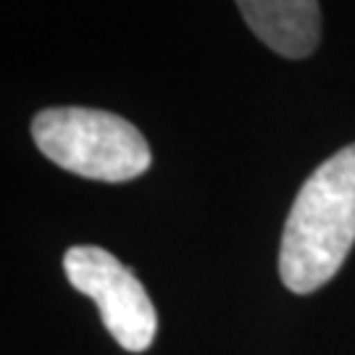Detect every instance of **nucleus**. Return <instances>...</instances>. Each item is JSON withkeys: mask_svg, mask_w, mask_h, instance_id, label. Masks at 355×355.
<instances>
[{"mask_svg": "<svg viewBox=\"0 0 355 355\" xmlns=\"http://www.w3.org/2000/svg\"><path fill=\"white\" fill-rule=\"evenodd\" d=\"M355 242V145L334 153L305 179L284 221L279 277L297 295L340 271Z\"/></svg>", "mask_w": 355, "mask_h": 355, "instance_id": "f257e3e1", "label": "nucleus"}, {"mask_svg": "<svg viewBox=\"0 0 355 355\" xmlns=\"http://www.w3.org/2000/svg\"><path fill=\"white\" fill-rule=\"evenodd\" d=\"M32 137L55 166L98 182H127L150 166V148L127 119L95 108H48Z\"/></svg>", "mask_w": 355, "mask_h": 355, "instance_id": "f03ea898", "label": "nucleus"}, {"mask_svg": "<svg viewBox=\"0 0 355 355\" xmlns=\"http://www.w3.org/2000/svg\"><path fill=\"white\" fill-rule=\"evenodd\" d=\"M71 287L95 300L103 327L129 353L148 350L158 318L140 279L121 261L95 245H76L64 255Z\"/></svg>", "mask_w": 355, "mask_h": 355, "instance_id": "7ed1b4c3", "label": "nucleus"}, {"mask_svg": "<svg viewBox=\"0 0 355 355\" xmlns=\"http://www.w3.org/2000/svg\"><path fill=\"white\" fill-rule=\"evenodd\" d=\"M242 19L271 51L284 58H305L321 35L318 0H237Z\"/></svg>", "mask_w": 355, "mask_h": 355, "instance_id": "20e7f679", "label": "nucleus"}]
</instances>
